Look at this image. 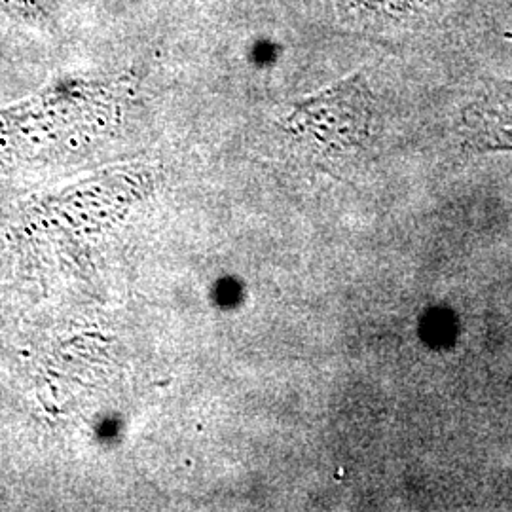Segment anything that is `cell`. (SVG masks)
Returning a JSON list of instances; mask_svg holds the SVG:
<instances>
[{"label": "cell", "instance_id": "1", "mask_svg": "<svg viewBox=\"0 0 512 512\" xmlns=\"http://www.w3.org/2000/svg\"><path fill=\"white\" fill-rule=\"evenodd\" d=\"M122 84L109 78L59 76L37 95L0 110V165L80 145L109 129Z\"/></svg>", "mask_w": 512, "mask_h": 512}, {"label": "cell", "instance_id": "2", "mask_svg": "<svg viewBox=\"0 0 512 512\" xmlns=\"http://www.w3.org/2000/svg\"><path fill=\"white\" fill-rule=\"evenodd\" d=\"M372 128L374 97L359 73L294 103L285 120L289 137L321 165L349 164L361 156Z\"/></svg>", "mask_w": 512, "mask_h": 512}, {"label": "cell", "instance_id": "3", "mask_svg": "<svg viewBox=\"0 0 512 512\" xmlns=\"http://www.w3.org/2000/svg\"><path fill=\"white\" fill-rule=\"evenodd\" d=\"M310 10L351 33L404 35L429 25L442 0H306Z\"/></svg>", "mask_w": 512, "mask_h": 512}, {"label": "cell", "instance_id": "4", "mask_svg": "<svg viewBox=\"0 0 512 512\" xmlns=\"http://www.w3.org/2000/svg\"><path fill=\"white\" fill-rule=\"evenodd\" d=\"M463 139L473 150L512 152V80H486L463 110Z\"/></svg>", "mask_w": 512, "mask_h": 512}, {"label": "cell", "instance_id": "5", "mask_svg": "<svg viewBox=\"0 0 512 512\" xmlns=\"http://www.w3.org/2000/svg\"><path fill=\"white\" fill-rule=\"evenodd\" d=\"M0 16L33 27H44L46 23V10L40 0H0Z\"/></svg>", "mask_w": 512, "mask_h": 512}]
</instances>
